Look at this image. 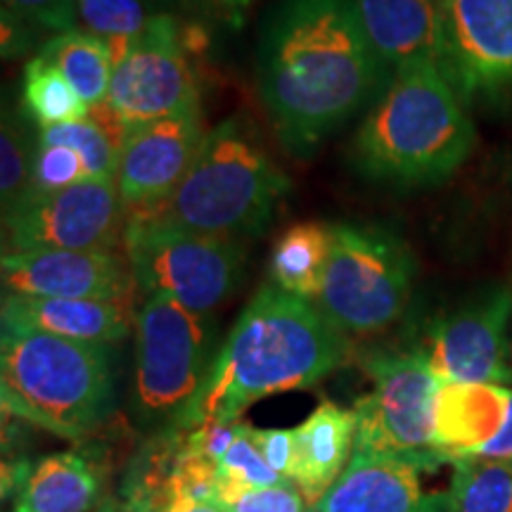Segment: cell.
Segmentation results:
<instances>
[{"mask_svg":"<svg viewBox=\"0 0 512 512\" xmlns=\"http://www.w3.org/2000/svg\"><path fill=\"white\" fill-rule=\"evenodd\" d=\"M207 8L214 12L216 17H221L223 22L228 24H242V19L249 12V5H252V0H202Z\"/></svg>","mask_w":512,"mask_h":512,"instance_id":"d590c367","label":"cell"},{"mask_svg":"<svg viewBox=\"0 0 512 512\" xmlns=\"http://www.w3.org/2000/svg\"><path fill=\"white\" fill-rule=\"evenodd\" d=\"M204 138L200 105L128 126L117 169V188L126 214L169 200L190 171Z\"/></svg>","mask_w":512,"mask_h":512,"instance_id":"5bb4252c","label":"cell"},{"mask_svg":"<svg viewBox=\"0 0 512 512\" xmlns=\"http://www.w3.org/2000/svg\"><path fill=\"white\" fill-rule=\"evenodd\" d=\"M164 512H223L216 503H195V501H178L166 508Z\"/></svg>","mask_w":512,"mask_h":512,"instance_id":"8d00e7d4","label":"cell"},{"mask_svg":"<svg viewBox=\"0 0 512 512\" xmlns=\"http://www.w3.org/2000/svg\"><path fill=\"white\" fill-rule=\"evenodd\" d=\"M36 147L29 140V126L22 114L5 110L0 128V197H3V216L15 211L29 197L31 166H34Z\"/></svg>","mask_w":512,"mask_h":512,"instance_id":"4316f807","label":"cell"},{"mask_svg":"<svg viewBox=\"0 0 512 512\" xmlns=\"http://www.w3.org/2000/svg\"><path fill=\"white\" fill-rule=\"evenodd\" d=\"M107 105L126 126L145 124L197 105V88L176 17L157 12L114 62Z\"/></svg>","mask_w":512,"mask_h":512,"instance_id":"8fae6325","label":"cell"},{"mask_svg":"<svg viewBox=\"0 0 512 512\" xmlns=\"http://www.w3.org/2000/svg\"><path fill=\"white\" fill-rule=\"evenodd\" d=\"M330 247L332 226L306 221L287 228L273 245L268 264L271 283L316 304L328 268Z\"/></svg>","mask_w":512,"mask_h":512,"instance_id":"7402d4cb","label":"cell"},{"mask_svg":"<svg viewBox=\"0 0 512 512\" xmlns=\"http://www.w3.org/2000/svg\"><path fill=\"white\" fill-rule=\"evenodd\" d=\"M100 494L98 467L83 453L62 451L24 465L12 512H88Z\"/></svg>","mask_w":512,"mask_h":512,"instance_id":"44dd1931","label":"cell"},{"mask_svg":"<svg viewBox=\"0 0 512 512\" xmlns=\"http://www.w3.org/2000/svg\"><path fill=\"white\" fill-rule=\"evenodd\" d=\"M392 79L354 0H275L256 43V88L290 155L309 157Z\"/></svg>","mask_w":512,"mask_h":512,"instance_id":"6da1fadb","label":"cell"},{"mask_svg":"<svg viewBox=\"0 0 512 512\" xmlns=\"http://www.w3.org/2000/svg\"><path fill=\"white\" fill-rule=\"evenodd\" d=\"M95 512H128V510L124 508V503L119 501H105Z\"/></svg>","mask_w":512,"mask_h":512,"instance_id":"74e56055","label":"cell"},{"mask_svg":"<svg viewBox=\"0 0 512 512\" xmlns=\"http://www.w3.org/2000/svg\"><path fill=\"white\" fill-rule=\"evenodd\" d=\"M380 60L392 69L418 62L444 67L441 0H354Z\"/></svg>","mask_w":512,"mask_h":512,"instance_id":"ac0fdd59","label":"cell"},{"mask_svg":"<svg viewBox=\"0 0 512 512\" xmlns=\"http://www.w3.org/2000/svg\"><path fill=\"white\" fill-rule=\"evenodd\" d=\"M131 316V299L3 297V325L105 347L128 335Z\"/></svg>","mask_w":512,"mask_h":512,"instance_id":"d6986e66","label":"cell"},{"mask_svg":"<svg viewBox=\"0 0 512 512\" xmlns=\"http://www.w3.org/2000/svg\"><path fill=\"white\" fill-rule=\"evenodd\" d=\"M413 278V254L401 238L377 226L337 223L316 306L344 335H377L403 316Z\"/></svg>","mask_w":512,"mask_h":512,"instance_id":"52a82bcc","label":"cell"},{"mask_svg":"<svg viewBox=\"0 0 512 512\" xmlns=\"http://www.w3.org/2000/svg\"><path fill=\"white\" fill-rule=\"evenodd\" d=\"M252 437L256 441V446H259L261 456L266 458V463L271 465L280 477L287 479L294 453L292 430H256V427H252Z\"/></svg>","mask_w":512,"mask_h":512,"instance_id":"d6a6232c","label":"cell"},{"mask_svg":"<svg viewBox=\"0 0 512 512\" xmlns=\"http://www.w3.org/2000/svg\"><path fill=\"white\" fill-rule=\"evenodd\" d=\"M347 356V335L316 304L268 283L216 349L200 394L174 430L240 422L252 403L313 387L335 373Z\"/></svg>","mask_w":512,"mask_h":512,"instance_id":"7a4b0ae2","label":"cell"},{"mask_svg":"<svg viewBox=\"0 0 512 512\" xmlns=\"http://www.w3.org/2000/svg\"><path fill=\"white\" fill-rule=\"evenodd\" d=\"M79 22L105 43L133 41L152 22L147 0H76Z\"/></svg>","mask_w":512,"mask_h":512,"instance_id":"83f0119b","label":"cell"},{"mask_svg":"<svg viewBox=\"0 0 512 512\" xmlns=\"http://www.w3.org/2000/svg\"><path fill=\"white\" fill-rule=\"evenodd\" d=\"M88 171L83 159L76 155L72 147L38 143L34 166H31V190L29 195H43L72 188L88 181Z\"/></svg>","mask_w":512,"mask_h":512,"instance_id":"4dcf8cb0","label":"cell"},{"mask_svg":"<svg viewBox=\"0 0 512 512\" xmlns=\"http://www.w3.org/2000/svg\"><path fill=\"white\" fill-rule=\"evenodd\" d=\"M512 292L491 287L427 328L420 351L441 382H512L508 325Z\"/></svg>","mask_w":512,"mask_h":512,"instance_id":"7c38bea8","label":"cell"},{"mask_svg":"<svg viewBox=\"0 0 512 512\" xmlns=\"http://www.w3.org/2000/svg\"><path fill=\"white\" fill-rule=\"evenodd\" d=\"M467 460H496V463H512V403H510L508 420H505L503 430L498 432V437L479 448L475 456Z\"/></svg>","mask_w":512,"mask_h":512,"instance_id":"e575fe53","label":"cell"},{"mask_svg":"<svg viewBox=\"0 0 512 512\" xmlns=\"http://www.w3.org/2000/svg\"><path fill=\"white\" fill-rule=\"evenodd\" d=\"M420 472L408 460L354 451L311 512H444V498L425 496Z\"/></svg>","mask_w":512,"mask_h":512,"instance_id":"2e32d148","label":"cell"},{"mask_svg":"<svg viewBox=\"0 0 512 512\" xmlns=\"http://www.w3.org/2000/svg\"><path fill=\"white\" fill-rule=\"evenodd\" d=\"M363 368L373 377V392L354 406L356 453L401 458L420 470L444 465L434 446L441 380L422 351H373L363 358Z\"/></svg>","mask_w":512,"mask_h":512,"instance_id":"9c48e42d","label":"cell"},{"mask_svg":"<svg viewBox=\"0 0 512 512\" xmlns=\"http://www.w3.org/2000/svg\"><path fill=\"white\" fill-rule=\"evenodd\" d=\"M475 147V126L439 62L396 69L354 138V166L370 181L413 190L453 176Z\"/></svg>","mask_w":512,"mask_h":512,"instance_id":"3957f363","label":"cell"},{"mask_svg":"<svg viewBox=\"0 0 512 512\" xmlns=\"http://www.w3.org/2000/svg\"><path fill=\"white\" fill-rule=\"evenodd\" d=\"M290 188L268 157L254 126L230 117L207 133L195 162L169 200L128 211L126 219H150L190 233L240 240L261 233Z\"/></svg>","mask_w":512,"mask_h":512,"instance_id":"277c9868","label":"cell"},{"mask_svg":"<svg viewBox=\"0 0 512 512\" xmlns=\"http://www.w3.org/2000/svg\"><path fill=\"white\" fill-rule=\"evenodd\" d=\"M512 389L486 382H441L434 401V446L444 463L472 458L503 430Z\"/></svg>","mask_w":512,"mask_h":512,"instance_id":"e0dca14e","label":"cell"},{"mask_svg":"<svg viewBox=\"0 0 512 512\" xmlns=\"http://www.w3.org/2000/svg\"><path fill=\"white\" fill-rule=\"evenodd\" d=\"M38 29L36 24H31L29 19L19 17L17 12L10 8H3V53L8 55H19L24 53L31 46V31Z\"/></svg>","mask_w":512,"mask_h":512,"instance_id":"836d02e7","label":"cell"},{"mask_svg":"<svg viewBox=\"0 0 512 512\" xmlns=\"http://www.w3.org/2000/svg\"><path fill=\"white\" fill-rule=\"evenodd\" d=\"M214 323L166 294H147L136 313L133 418L147 432L174 430L214 363Z\"/></svg>","mask_w":512,"mask_h":512,"instance_id":"8992f818","label":"cell"},{"mask_svg":"<svg viewBox=\"0 0 512 512\" xmlns=\"http://www.w3.org/2000/svg\"><path fill=\"white\" fill-rule=\"evenodd\" d=\"M3 8H10L19 17L29 19L38 29L67 34L79 24V3L76 0H3Z\"/></svg>","mask_w":512,"mask_h":512,"instance_id":"1f68e13d","label":"cell"},{"mask_svg":"<svg viewBox=\"0 0 512 512\" xmlns=\"http://www.w3.org/2000/svg\"><path fill=\"white\" fill-rule=\"evenodd\" d=\"M214 503L223 512H311V505L292 482L271 486L216 484Z\"/></svg>","mask_w":512,"mask_h":512,"instance_id":"f1b7e54d","label":"cell"},{"mask_svg":"<svg viewBox=\"0 0 512 512\" xmlns=\"http://www.w3.org/2000/svg\"><path fill=\"white\" fill-rule=\"evenodd\" d=\"M67 76L74 91L88 107H98L107 102L114 74L112 50L98 36L88 31L74 29L67 34H57L43 43L41 53Z\"/></svg>","mask_w":512,"mask_h":512,"instance_id":"603a6c76","label":"cell"},{"mask_svg":"<svg viewBox=\"0 0 512 512\" xmlns=\"http://www.w3.org/2000/svg\"><path fill=\"white\" fill-rule=\"evenodd\" d=\"M444 512H512V463L458 460Z\"/></svg>","mask_w":512,"mask_h":512,"instance_id":"d4e9b609","label":"cell"},{"mask_svg":"<svg viewBox=\"0 0 512 512\" xmlns=\"http://www.w3.org/2000/svg\"><path fill=\"white\" fill-rule=\"evenodd\" d=\"M3 254L34 249H117L126 207L117 181L88 178L72 188L29 195L3 216Z\"/></svg>","mask_w":512,"mask_h":512,"instance_id":"30bf717a","label":"cell"},{"mask_svg":"<svg viewBox=\"0 0 512 512\" xmlns=\"http://www.w3.org/2000/svg\"><path fill=\"white\" fill-rule=\"evenodd\" d=\"M219 482L233 486H271L290 479H283L266 463L252 437V425L240 422L238 437L219 463Z\"/></svg>","mask_w":512,"mask_h":512,"instance_id":"f546056e","label":"cell"},{"mask_svg":"<svg viewBox=\"0 0 512 512\" xmlns=\"http://www.w3.org/2000/svg\"><path fill=\"white\" fill-rule=\"evenodd\" d=\"M294 453L287 479L302 491L313 508L347 470L356 451L354 408H342L335 401H323L294 427Z\"/></svg>","mask_w":512,"mask_h":512,"instance_id":"ffe728a7","label":"cell"},{"mask_svg":"<svg viewBox=\"0 0 512 512\" xmlns=\"http://www.w3.org/2000/svg\"><path fill=\"white\" fill-rule=\"evenodd\" d=\"M124 136L126 133L110 131L88 114V119L41 128L38 143L72 147L86 164L88 176L98 178V181H110V178L117 181L119 152Z\"/></svg>","mask_w":512,"mask_h":512,"instance_id":"484cf974","label":"cell"},{"mask_svg":"<svg viewBox=\"0 0 512 512\" xmlns=\"http://www.w3.org/2000/svg\"><path fill=\"white\" fill-rule=\"evenodd\" d=\"M444 72L463 100L512 98V0H441Z\"/></svg>","mask_w":512,"mask_h":512,"instance_id":"4fadbf2b","label":"cell"},{"mask_svg":"<svg viewBox=\"0 0 512 512\" xmlns=\"http://www.w3.org/2000/svg\"><path fill=\"white\" fill-rule=\"evenodd\" d=\"M22 102L24 110L41 128L81 121L91 114V107L74 91L67 76L43 55H36L24 67Z\"/></svg>","mask_w":512,"mask_h":512,"instance_id":"cb8c5ba5","label":"cell"},{"mask_svg":"<svg viewBox=\"0 0 512 512\" xmlns=\"http://www.w3.org/2000/svg\"><path fill=\"white\" fill-rule=\"evenodd\" d=\"M0 394L5 413L79 441L112 411L110 347L3 325Z\"/></svg>","mask_w":512,"mask_h":512,"instance_id":"5b68a950","label":"cell"},{"mask_svg":"<svg viewBox=\"0 0 512 512\" xmlns=\"http://www.w3.org/2000/svg\"><path fill=\"white\" fill-rule=\"evenodd\" d=\"M133 271L117 249L3 254V297L131 299Z\"/></svg>","mask_w":512,"mask_h":512,"instance_id":"9a60e30c","label":"cell"},{"mask_svg":"<svg viewBox=\"0 0 512 512\" xmlns=\"http://www.w3.org/2000/svg\"><path fill=\"white\" fill-rule=\"evenodd\" d=\"M124 249L140 290L166 294L202 316L228 302L247 264V249L238 240L150 219H126Z\"/></svg>","mask_w":512,"mask_h":512,"instance_id":"ba28073f","label":"cell"}]
</instances>
